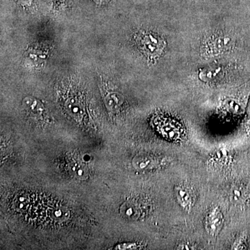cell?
<instances>
[{
	"label": "cell",
	"mask_w": 250,
	"mask_h": 250,
	"mask_svg": "<svg viewBox=\"0 0 250 250\" xmlns=\"http://www.w3.org/2000/svg\"><path fill=\"white\" fill-rule=\"evenodd\" d=\"M236 43V37L228 31H210L203 36L200 42V57L203 60L220 58L232 52Z\"/></svg>",
	"instance_id": "6da1fadb"
},
{
	"label": "cell",
	"mask_w": 250,
	"mask_h": 250,
	"mask_svg": "<svg viewBox=\"0 0 250 250\" xmlns=\"http://www.w3.org/2000/svg\"><path fill=\"white\" fill-rule=\"evenodd\" d=\"M134 39L138 48L152 64L159 60L167 47L166 39L152 31L140 30L135 34Z\"/></svg>",
	"instance_id": "7a4b0ae2"
},
{
	"label": "cell",
	"mask_w": 250,
	"mask_h": 250,
	"mask_svg": "<svg viewBox=\"0 0 250 250\" xmlns=\"http://www.w3.org/2000/svg\"><path fill=\"white\" fill-rule=\"evenodd\" d=\"M158 128L161 134L170 141H178L184 135V129L178 122L169 118H159Z\"/></svg>",
	"instance_id": "3957f363"
},
{
	"label": "cell",
	"mask_w": 250,
	"mask_h": 250,
	"mask_svg": "<svg viewBox=\"0 0 250 250\" xmlns=\"http://www.w3.org/2000/svg\"><path fill=\"white\" fill-rule=\"evenodd\" d=\"M224 216L219 207H215L208 212L205 220V228L211 236H218L224 225Z\"/></svg>",
	"instance_id": "277c9868"
},
{
	"label": "cell",
	"mask_w": 250,
	"mask_h": 250,
	"mask_svg": "<svg viewBox=\"0 0 250 250\" xmlns=\"http://www.w3.org/2000/svg\"><path fill=\"white\" fill-rule=\"evenodd\" d=\"M227 70L220 65H212L200 69L197 72V77L202 83H215L223 80L226 76Z\"/></svg>",
	"instance_id": "5b68a950"
},
{
	"label": "cell",
	"mask_w": 250,
	"mask_h": 250,
	"mask_svg": "<svg viewBox=\"0 0 250 250\" xmlns=\"http://www.w3.org/2000/svg\"><path fill=\"white\" fill-rule=\"evenodd\" d=\"M174 194L180 207L185 211L190 212L195 204V197L191 189L186 186H177L174 188Z\"/></svg>",
	"instance_id": "8992f818"
},
{
	"label": "cell",
	"mask_w": 250,
	"mask_h": 250,
	"mask_svg": "<svg viewBox=\"0 0 250 250\" xmlns=\"http://www.w3.org/2000/svg\"><path fill=\"white\" fill-rule=\"evenodd\" d=\"M22 104L23 109L31 118L40 119L43 116L45 107L37 99L27 97L23 100Z\"/></svg>",
	"instance_id": "52a82bcc"
},
{
	"label": "cell",
	"mask_w": 250,
	"mask_h": 250,
	"mask_svg": "<svg viewBox=\"0 0 250 250\" xmlns=\"http://www.w3.org/2000/svg\"><path fill=\"white\" fill-rule=\"evenodd\" d=\"M65 110L71 118L81 121L85 116V109L82 104L76 98H69L65 103Z\"/></svg>",
	"instance_id": "ba28073f"
},
{
	"label": "cell",
	"mask_w": 250,
	"mask_h": 250,
	"mask_svg": "<svg viewBox=\"0 0 250 250\" xmlns=\"http://www.w3.org/2000/svg\"><path fill=\"white\" fill-rule=\"evenodd\" d=\"M159 160L148 155H138L133 159V166L139 170H149L159 166Z\"/></svg>",
	"instance_id": "9c48e42d"
},
{
	"label": "cell",
	"mask_w": 250,
	"mask_h": 250,
	"mask_svg": "<svg viewBox=\"0 0 250 250\" xmlns=\"http://www.w3.org/2000/svg\"><path fill=\"white\" fill-rule=\"evenodd\" d=\"M104 100L106 108L112 112L119 111L125 101L123 95L115 91H107L105 94Z\"/></svg>",
	"instance_id": "30bf717a"
},
{
	"label": "cell",
	"mask_w": 250,
	"mask_h": 250,
	"mask_svg": "<svg viewBox=\"0 0 250 250\" xmlns=\"http://www.w3.org/2000/svg\"><path fill=\"white\" fill-rule=\"evenodd\" d=\"M49 218L54 221L62 223L65 221L70 216V212L65 207H56L49 210L48 213Z\"/></svg>",
	"instance_id": "8fae6325"
},
{
	"label": "cell",
	"mask_w": 250,
	"mask_h": 250,
	"mask_svg": "<svg viewBox=\"0 0 250 250\" xmlns=\"http://www.w3.org/2000/svg\"><path fill=\"white\" fill-rule=\"evenodd\" d=\"M70 172L74 177L82 180L87 179L88 176V168L82 163L75 162L70 164Z\"/></svg>",
	"instance_id": "7c38bea8"
},
{
	"label": "cell",
	"mask_w": 250,
	"mask_h": 250,
	"mask_svg": "<svg viewBox=\"0 0 250 250\" xmlns=\"http://www.w3.org/2000/svg\"><path fill=\"white\" fill-rule=\"evenodd\" d=\"M121 214L126 218L134 219L137 218L139 209L133 203H125L121 207Z\"/></svg>",
	"instance_id": "4fadbf2b"
},
{
	"label": "cell",
	"mask_w": 250,
	"mask_h": 250,
	"mask_svg": "<svg viewBox=\"0 0 250 250\" xmlns=\"http://www.w3.org/2000/svg\"><path fill=\"white\" fill-rule=\"evenodd\" d=\"M228 107L229 109L231 112H234V113H238L242 111L241 104L239 103H237L236 101L233 100H230L228 103Z\"/></svg>",
	"instance_id": "5bb4252c"
},
{
	"label": "cell",
	"mask_w": 250,
	"mask_h": 250,
	"mask_svg": "<svg viewBox=\"0 0 250 250\" xmlns=\"http://www.w3.org/2000/svg\"><path fill=\"white\" fill-rule=\"evenodd\" d=\"M246 243L245 242L244 238H239L237 240L232 246L233 250H245L246 249Z\"/></svg>",
	"instance_id": "9a60e30c"
},
{
	"label": "cell",
	"mask_w": 250,
	"mask_h": 250,
	"mask_svg": "<svg viewBox=\"0 0 250 250\" xmlns=\"http://www.w3.org/2000/svg\"><path fill=\"white\" fill-rule=\"evenodd\" d=\"M228 157V152H227L226 149H220V150L215 154V160L218 161V162L225 160Z\"/></svg>",
	"instance_id": "2e32d148"
},
{
	"label": "cell",
	"mask_w": 250,
	"mask_h": 250,
	"mask_svg": "<svg viewBox=\"0 0 250 250\" xmlns=\"http://www.w3.org/2000/svg\"><path fill=\"white\" fill-rule=\"evenodd\" d=\"M119 247L121 250H134L137 248V245L136 243H125L120 245Z\"/></svg>",
	"instance_id": "e0dca14e"
},
{
	"label": "cell",
	"mask_w": 250,
	"mask_h": 250,
	"mask_svg": "<svg viewBox=\"0 0 250 250\" xmlns=\"http://www.w3.org/2000/svg\"><path fill=\"white\" fill-rule=\"evenodd\" d=\"M179 248L177 249L179 250H192L195 249L193 248V246L192 245H190V243H184L181 244L180 246H179Z\"/></svg>",
	"instance_id": "ac0fdd59"
},
{
	"label": "cell",
	"mask_w": 250,
	"mask_h": 250,
	"mask_svg": "<svg viewBox=\"0 0 250 250\" xmlns=\"http://www.w3.org/2000/svg\"><path fill=\"white\" fill-rule=\"evenodd\" d=\"M67 1H68V0H55L54 4V7H61L62 5L66 4Z\"/></svg>",
	"instance_id": "d6986e66"
},
{
	"label": "cell",
	"mask_w": 250,
	"mask_h": 250,
	"mask_svg": "<svg viewBox=\"0 0 250 250\" xmlns=\"http://www.w3.org/2000/svg\"><path fill=\"white\" fill-rule=\"evenodd\" d=\"M18 1L23 6H29L32 3L33 0H18Z\"/></svg>",
	"instance_id": "ffe728a7"
},
{
	"label": "cell",
	"mask_w": 250,
	"mask_h": 250,
	"mask_svg": "<svg viewBox=\"0 0 250 250\" xmlns=\"http://www.w3.org/2000/svg\"><path fill=\"white\" fill-rule=\"evenodd\" d=\"M245 127H246L247 132L248 133V134L250 135V118L246 122Z\"/></svg>",
	"instance_id": "44dd1931"
},
{
	"label": "cell",
	"mask_w": 250,
	"mask_h": 250,
	"mask_svg": "<svg viewBox=\"0 0 250 250\" xmlns=\"http://www.w3.org/2000/svg\"><path fill=\"white\" fill-rule=\"evenodd\" d=\"M93 1H95L97 4L102 5L106 4L110 0H93Z\"/></svg>",
	"instance_id": "7402d4cb"
}]
</instances>
